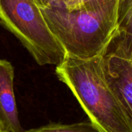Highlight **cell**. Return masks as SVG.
Returning a JSON list of instances; mask_svg holds the SVG:
<instances>
[{"label":"cell","instance_id":"obj_1","mask_svg":"<svg viewBox=\"0 0 132 132\" xmlns=\"http://www.w3.org/2000/svg\"><path fill=\"white\" fill-rule=\"evenodd\" d=\"M119 0H95L75 9L39 6L67 55L88 60L101 55L117 29Z\"/></svg>","mask_w":132,"mask_h":132},{"label":"cell","instance_id":"obj_2","mask_svg":"<svg viewBox=\"0 0 132 132\" xmlns=\"http://www.w3.org/2000/svg\"><path fill=\"white\" fill-rule=\"evenodd\" d=\"M55 72L101 131L132 132V117L106 80L101 55L82 60L66 54Z\"/></svg>","mask_w":132,"mask_h":132},{"label":"cell","instance_id":"obj_3","mask_svg":"<svg viewBox=\"0 0 132 132\" xmlns=\"http://www.w3.org/2000/svg\"><path fill=\"white\" fill-rule=\"evenodd\" d=\"M0 26L15 36L39 66H57L66 56L34 0H0Z\"/></svg>","mask_w":132,"mask_h":132},{"label":"cell","instance_id":"obj_4","mask_svg":"<svg viewBox=\"0 0 132 132\" xmlns=\"http://www.w3.org/2000/svg\"><path fill=\"white\" fill-rule=\"evenodd\" d=\"M106 80L132 117V34L116 29L101 53Z\"/></svg>","mask_w":132,"mask_h":132},{"label":"cell","instance_id":"obj_5","mask_svg":"<svg viewBox=\"0 0 132 132\" xmlns=\"http://www.w3.org/2000/svg\"><path fill=\"white\" fill-rule=\"evenodd\" d=\"M15 70L10 62L0 59V130L26 132L19 118L14 93Z\"/></svg>","mask_w":132,"mask_h":132},{"label":"cell","instance_id":"obj_6","mask_svg":"<svg viewBox=\"0 0 132 132\" xmlns=\"http://www.w3.org/2000/svg\"><path fill=\"white\" fill-rule=\"evenodd\" d=\"M26 132H102L90 120L67 125L60 123H50L48 125L32 128Z\"/></svg>","mask_w":132,"mask_h":132},{"label":"cell","instance_id":"obj_7","mask_svg":"<svg viewBox=\"0 0 132 132\" xmlns=\"http://www.w3.org/2000/svg\"><path fill=\"white\" fill-rule=\"evenodd\" d=\"M117 29L132 34V0H119Z\"/></svg>","mask_w":132,"mask_h":132},{"label":"cell","instance_id":"obj_8","mask_svg":"<svg viewBox=\"0 0 132 132\" xmlns=\"http://www.w3.org/2000/svg\"><path fill=\"white\" fill-rule=\"evenodd\" d=\"M92 1H95V0H70V4L68 5L67 7H66V9H70V10L75 9L79 8L80 5L85 4V3L90 2H92Z\"/></svg>","mask_w":132,"mask_h":132},{"label":"cell","instance_id":"obj_9","mask_svg":"<svg viewBox=\"0 0 132 132\" xmlns=\"http://www.w3.org/2000/svg\"><path fill=\"white\" fill-rule=\"evenodd\" d=\"M0 132H5V131H0Z\"/></svg>","mask_w":132,"mask_h":132},{"label":"cell","instance_id":"obj_10","mask_svg":"<svg viewBox=\"0 0 132 132\" xmlns=\"http://www.w3.org/2000/svg\"><path fill=\"white\" fill-rule=\"evenodd\" d=\"M0 131H1V130H0Z\"/></svg>","mask_w":132,"mask_h":132}]
</instances>
